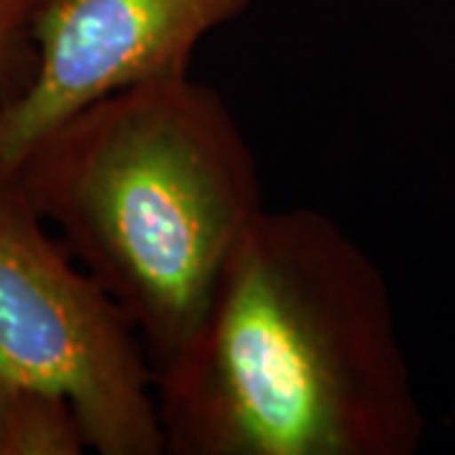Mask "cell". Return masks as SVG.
Wrapping results in <instances>:
<instances>
[{"label": "cell", "mask_w": 455, "mask_h": 455, "mask_svg": "<svg viewBox=\"0 0 455 455\" xmlns=\"http://www.w3.org/2000/svg\"><path fill=\"white\" fill-rule=\"evenodd\" d=\"M155 392L172 455H412L427 427L387 278L314 208L253 220Z\"/></svg>", "instance_id": "obj_1"}, {"label": "cell", "mask_w": 455, "mask_h": 455, "mask_svg": "<svg viewBox=\"0 0 455 455\" xmlns=\"http://www.w3.org/2000/svg\"><path fill=\"white\" fill-rule=\"evenodd\" d=\"M13 178L130 314L155 370L193 334L233 251L266 211L243 127L190 71L71 114Z\"/></svg>", "instance_id": "obj_2"}, {"label": "cell", "mask_w": 455, "mask_h": 455, "mask_svg": "<svg viewBox=\"0 0 455 455\" xmlns=\"http://www.w3.org/2000/svg\"><path fill=\"white\" fill-rule=\"evenodd\" d=\"M0 379L56 392L99 455H163L155 364L130 314L0 175Z\"/></svg>", "instance_id": "obj_3"}, {"label": "cell", "mask_w": 455, "mask_h": 455, "mask_svg": "<svg viewBox=\"0 0 455 455\" xmlns=\"http://www.w3.org/2000/svg\"><path fill=\"white\" fill-rule=\"evenodd\" d=\"M253 0H46L31 82L0 112V175L99 99L190 71L200 41Z\"/></svg>", "instance_id": "obj_4"}, {"label": "cell", "mask_w": 455, "mask_h": 455, "mask_svg": "<svg viewBox=\"0 0 455 455\" xmlns=\"http://www.w3.org/2000/svg\"><path fill=\"white\" fill-rule=\"evenodd\" d=\"M74 407L56 392L0 379V455H82Z\"/></svg>", "instance_id": "obj_5"}, {"label": "cell", "mask_w": 455, "mask_h": 455, "mask_svg": "<svg viewBox=\"0 0 455 455\" xmlns=\"http://www.w3.org/2000/svg\"><path fill=\"white\" fill-rule=\"evenodd\" d=\"M46 0H0V112L31 82L33 26Z\"/></svg>", "instance_id": "obj_6"}]
</instances>
